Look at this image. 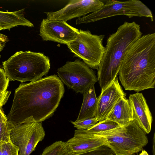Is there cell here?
Instances as JSON below:
<instances>
[{"label": "cell", "instance_id": "1", "mask_svg": "<svg viewBox=\"0 0 155 155\" xmlns=\"http://www.w3.org/2000/svg\"><path fill=\"white\" fill-rule=\"evenodd\" d=\"M64 92L63 83L55 74L21 83L15 90L8 120L14 125L24 121L41 123L53 115Z\"/></svg>", "mask_w": 155, "mask_h": 155}, {"label": "cell", "instance_id": "2", "mask_svg": "<svg viewBox=\"0 0 155 155\" xmlns=\"http://www.w3.org/2000/svg\"><path fill=\"white\" fill-rule=\"evenodd\" d=\"M142 35L139 25L134 21H125L116 32L110 35L97 69V78L101 91L117 77L126 52Z\"/></svg>", "mask_w": 155, "mask_h": 155}, {"label": "cell", "instance_id": "3", "mask_svg": "<svg viewBox=\"0 0 155 155\" xmlns=\"http://www.w3.org/2000/svg\"><path fill=\"white\" fill-rule=\"evenodd\" d=\"M119 73L130 81L145 83L155 76V33L143 35L126 52Z\"/></svg>", "mask_w": 155, "mask_h": 155}, {"label": "cell", "instance_id": "4", "mask_svg": "<svg viewBox=\"0 0 155 155\" xmlns=\"http://www.w3.org/2000/svg\"><path fill=\"white\" fill-rule=\"evenodd\" d=\"M9 81H33L46 76L50 68L49 58L44 54L29 51L16 52L2 62Z\"/></svg>", "mask_w": 155, "mask_h": 155}, {"label": "cell", "instance_id": "5", "mask_svg": "<svg viewBox=\"0 0 155 155\" xmlns=\"http://www.w3.org/2000/svg\"><path fill=\"white\" fill-rule=\"evenodd\" d=\"M92 133L104 138L107 145L116 155H134L148 143L147 134L134 121L108 131Z\"/></svg>", "mask_w": 155, "mask_h": 155}, {"label": "cell", "instance_id": "6", "mask_svg": "<svg viewBox=\"0 0 155 155\" xmlns=\"http://www.w3.org/2000/svg\"><path fill=\"white\" fill-rule=\"evenodd\" d=\"M119 15H125L129 18L145 17L150 18L152 21H153L151 10L139 0L121 1L109 0L99 10L77 18L76 24H87Z\"/></svg>", "mask_w": 155, "mask_h": 155}, {"label": "cell", "instance_id": "7", "mask_svg": "<svg viewBox=\"0 0 155 155\" xmlns=\"http://www.w3.org/2000/svg\"><path fill=\"white\" fill-rule=\"evenodd\" d=\"M104 37V35L80 29L75 39L67 46L75 57L82 60L90 68L97 69L105 51L103 44Z\"/></svg>", "mask_w": 155, "mask_h": 155}, {"label": "cell", "instance_id": "8", "mask_svg": "<svg viewBox=\"0 0 155 155\" xmlns=\"http://www.w3.org/2000/svg\"><path fill=\"white\" fill-rule=\"evenodd\" d=\"M57 73L61 81L68 88L82 94L98 81L94 71L78 59L67 61L58 69Z\"/></svg>", "mask_w": 155, "mask_h": 155}, {"label": "cell", "instance_id": "9", "mask_svg": "<svg viewBox=\"0 0 155 155\" xmlns=\"http://www.w3.org/2000/svg\"><path fill=\"white\" fill-rule=\"evenodd\" d=\"M11 124L10 140L18 148L19 155H30L45 137L41 123L24 121Z\"/></svg>", "mask_w": 155, "mask_h": 155}, {"label": "cell", "instance_id": "10", "mask_svg": "<svg viewBox=\"0 0 155 155\" xmlns=\"http://www.w3.org/2000/svg\"><path fill=\"white\" fill-rule=\"evenodd\" d=\"M39 35L44 41H52L67 45L76 38L79 30L66 21L44 19L41 22Z\"/></svg>", "mask_w": 155, "mask_h": 155}, {"label": "cell", "instance_id": "11", "mask_svg": "<svg viewBox=\"0 0 155 155\" xmlns=\"http://www.w3.org/2000/svg\"><path fill=\"white\" fill-rule=\"evenodd\" d=\"M104 5L103 2L99 0H71L64 7L58 11L45 13L47 19L67 21L96 12Z\"/></svg>", "mask_w": 155, "mask_h": 155}, {"label": "cell", "instance_id": "12", "mask_svg": "<svg viewBox=\"0 0 155 155\" xmlns=\"http://www.w3.org/2000/svg\"><path fill=\"white\" fill-rule=\"evenodd\" d=\"M126 93L123 90L117 77L106 88L101 91L97 97V107L95 117L98 122L106 119L114 105L121 97H126Z\"/></svg>", "mask_w": 155, "mask_h": 155}, {"label": "cell", "instance_id": "13", "mask_svg": "<svg viewBox=\"0 0 155 155\" xmlns=\"http://www.w3.org/2000/svg\"><path fill=\"white\" fill-rule=\"evenodd\" d=\"M66 143L67 152L70 154L84 152L107 145L104 138L87 130H75L73 137Z\"/></svg>", "mask_w": 155, "mask_h": 155}, {"label": "cell", "instance_id": "14", "mask_svg": "<svg viewBox=\"0 0 155 155\" xmlns=\"http://www.w3.org/2000/svg\"><path fill=\"white\" fill-rule=\"evenodd\" d=\"M135 123L146 134L151 130L153 117L142 93L130 94L129 99Z\"/></svg>", "mask_w": 155, "mask_h": 155}, {"label": "cell", "instance_id": "15", "mask_svg": "<svg viewBox=\"0 0 155 155\" xmlns=\"http://www.w3.org/2000/svg\"><path fill=\"white\" fill-rule=\"evenodd\" d=\"M110 120L123 127L134 121L132 109L128 99L121 97L117 102L107 116Z\"/></svg>", "mask_w": 155, "mask_h": 155}, {"label": "cell", "instance_id": "16", "mask_svg": "<svg viewBox=\"0 0 155 155\" xmlns=\"http://www.w3.org/2000/svg\"><path fill=\"white\" fill-rule=\"evenodd\" d=\"M83 99L76 122L94 117L97 109L98 99L94 85L90 87L83 94Z\"/></svg>", "mask_w": 155, "mask_h": 155}, {"label": "cell", "instance_id": "17", "mask_svg": "<svg viewBox=\"0 0 155 155\" xmlns=\"http://www.w3.org/2000/svg\"><path fill=\"white\" fill-rule=\"evenodd\" d=\"M23 8L13 12L0 11V27L2 30L10 29L18 26L34 27L33 24L25 18Z\"/></svg>", "mask_w": 155, "mask_h": 155}, {"label": "cell", "instance_id": "18", "mask_svg": "<svg viewBox=\"0 0 155 155\" xmlns=\"http://www.w3.org/2000/svg\"><path fill=\"white\" fill-rule=\"evenodd\" d=\"M67 151L66 142L59 140L46 147L40 155H63Z\"/></svg>", "mask_w": 155, "mask_h": 155}, {"label": "cell", "instance_id": "19", "mask_svg": "<svg viewBox=\"0 0 155 155\" xmlns=\"http://www.w3.org/2000/svg\"><path fill=\"white\" fill-rule=\"evenodd\" d=\"M120 126L112 120L105 119L98 122L94 125L89 127L87 131L98 133L108 131Z\"/></svg>", "mask_w": 155, "mask_h": 155}, {"label": "cell", "instance_id": "20", "mask_svg": "<svg viewBox=\"0 0 155 155\" xmlns=\"http://www.w3.org/2000/svg\"><path fill=\"white\" fill-rule=\"evenodd\" d=\"M112 150L106 145H104L89 151L74 154L67 152L63 155H114Z\"/></svg>", "mask_w": 155, "mask_h": 155}, {"label": "cell", "instance_id": "21", "mask_svg": "<svg viewBox=\"0 0 155 155\" xmlns=\"http://www.w3.org/2000/svg\"><path fill=\"white\" fill-rule=\"evenodd\" d=\"M11 125L8 120L0 123V143L11 141L10 133Z\"/></svg>", "mask_w": 155, "mask_h": 155}, {"label": "cell", "instance_id": "22", "mask_svg": "<svg viewBox=\"0 0 155 155\" xmlns=\"http://www.w3.org/2000/svg\"><path fill=\"white\" fill-rule=\"evenodd\" d=\"M2 155H19L18 147L11 141L2 142Z\"/></svg>", "mask_w": 155, "mask_h": 155}, {"label": "cell", "instance_id": "23", "mask_svg": "<svg viewBox=\"0 0 155 155\" xmlns=\"http://www.w3.org/2000/svg\"><path fill=\"white\" fill-rule=\"evenodd\" d=\"M71 122L77 130H86L89 127L96 124L98 121L97 119L94 117L78 122L71 121Z\"/></svg>", "mask_w": 155, "mask_h": 155}, {"label": "cell", "instance_id": "24", "mask_svg": "<svg viewBox=\"0 0 155 155\" xmlns=\"http://www.w3.org/2000/svg\"><path fill=\"white\" fill-rule=\"evenodd\" d=\"M9 81L4 69L0 68V90L4 91L7 90Z\"/></svg>", "mask_w": 155, "mask_h": 155}, {"label": "cell", "instance_id": "25", "mask_svg": "<svg viewBox=\"0 0 155 155\" xmlns=\"http://www.w3.org/2000/svg\"><path fill=\"white\" fill-rule=\"evenodd\" d=\"M11 94V91L0 90V108L7 103Z\"/></svg>", "mask_w": 155, "mask_h": 155}, {"label": "cell", "instance_id": "26", "mask_svg": "<svg viewBox=\"0 0 155 155\" xmlns=\"http://www.w3.org/2000/svg\"><path fill=\"white\" fill-rule=\"evenodd\" d=\"M8 118L5 114L3 110L0 108V123L2 121L7 120Z\"/></svg>", "mask_w": 155, "mask_h": 155}, {"label": "cell", "instance_id": "27", "mask_svg": "<svg viewBox=\"0 0 155 155\" xmlns=\"http://www.w3.org/2000/svg\"><path fill=\"white\" fill-rule=\"evenodd\" d=\"M7 37L5 35L0 33V41L5 42L7 41Z\"/></svg>", "mask_w": 155, "mask_h": 155}, {"label": "cell", "instance_id": "28", "mask_svg": "<svg viewBox=\"0 0 155 155\" xmlns=\"http://www.w3.org/2000/svg\"><path fill=\"white\" fill-rule=\"evenodd\" d=\"M139 155H149L146 151L145 150H143L140 153Z\"/></svg>", "mask_w": 155, "mask_h": 155}, {"label": "cell", "instance_id": "29", "mask_svg": "<svg viewBox=\"0 0 155 155\" xmlns=\"http://www.w3.org/2000/svg\"><path fill=\"white\" fill-rule=\"evenodd\" d=\"M5 46V44H2V42H0V51L1 52Z\"/></svg>", "mask_w": 155, "mask_h": 155}, {"label": "cell", "instance_id": "30", "mask_svg": "<svg viewBox=\"0 0 155 155\" xmlns=\"http://www.w3.org/2000/svg\"><path fill=\"white\" fill-rule=\"evenodd\" d=\"M2 147H1V142L0 143V155H2Z\"/></svg>", "mask_w": 155, "mask_h": 155}, {"label": "cell", "instance_id": "31", "mask_svg": "<svg viewBox=\"0 0 155 155\" xmlns=\"http://www.w3.org/2000/svg\"><path fill=\"white\" fill-rule=\"evenodd\" d=\"M2 30V28L0 27V31Z\"/></svg>", "mask_w": 155, "mask_h": 155}, {"label": "cell", "instance_id": "32", "mask_svg": "<svg viewBox=\"0 0 155 155\" xmlns=\"http://www.w3.org/2000/svg\"><path fill=\"white\" fill-rule=\"evenodd\" d=\"M1 58V55H0V58Z\"/></svg>", "mask_w": 155, "mask_h": 155}]
</instances>
